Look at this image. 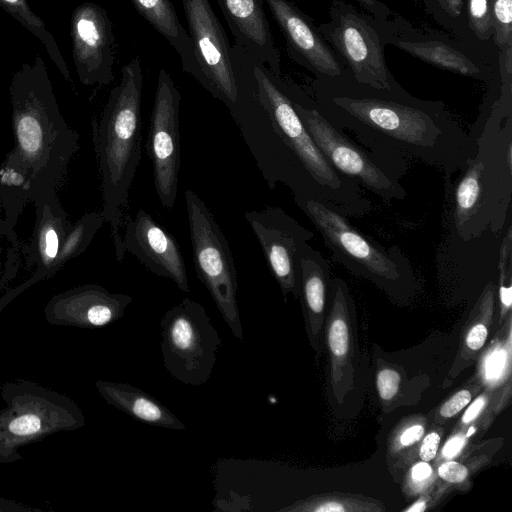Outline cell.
Listing matches in <instances>:
<instances>
[{
    "instance_id": "1",
    "label": "cell",
    "mask_w": 512,
    "mask_h": 512,
    "mask_svg": "<svg viewBox=\"0 0 512 512\" xmlns=\"http://www.w3.org/2000/svg\"><path fill=\"white\" fill-rule=\"evenodd\" d=\"M311 93L335 128L352 132L364 148L394 160L409 157L449 177L475 154L474 138L442 101L419 99L402 86L375 88L357 82L345 69L339 76L314 78Z\"/></svg>"
},
{
    "instance_id": "2",
    "label": "cell",
    "mask_w": 512,
    "mask_h": 512,
    "mask_svg": "<svg viewBox=\"0 0 512 512\" xmlns=\"http://www.w3.org/2000/svg\"><path fill=\"white\" fill-rule=\"evenodd\" d=\"M230 114L270 189L283 184L294 198L323 202L349 218L371 211L361 185L337 171L313 141L294 109L287 83L254 57L241 77L239 101Z\"/></svg>"
},
{
    "instance_id": "3",
    "label": "cell",
    "mask_w": 512,
    "mask_h": 512,
    "mask_svg": "<svg viewBox=\"0 0 512 512\" xmlns=\"http://www.w3.org/2000/svg\"><path fill=\"white\" fill-rule=\"evenodd\" d=\"M471 135L476 151L461 169L453 189V228L463 242L488 233L498 235L509 217L512 88L499 85L496 97L490 90L488 105L483 107Z\"/></svg>"
},
{
    "instance_id": "4",
    "label": "cell",
    "mask_w": 512,
    "mask_h": 512,
    "mask_svg": "<svg viewBox=\"0 0 512 512\" xmlns=\"http://www.w3.org/2000/svg\"><path fill=\"white\" fill-rule=\"evenodd\" d=\"M9 97L14 147L32 179V202L59 200L57 189L79 150V134L65 121L43 58L36 55L14 72Z\"/></svg>"
},
{
    "instance_id": "5",
    "label": "cell",
    "mask_w": 512,
    "mask_h": 512,
    "mask_svg": "<svg viewBox=\"0 0 512 512\" xmlns=\"http://www.w3.org/2000/svg\"><path fill=\"white\" fill-rule=\"evenodd\" d=\"M143 72L139 57L121 69V80L109 95L99 119L92 122L103 199L102 215L111 229L116 258L122 261L123 212L141 159Z\"/></svg>"
},
{
    "instance_id": "6",
    "label": "cell",
    "mask_w": 512,
    "mask_h": 512,
    "mask_svg": "<svg viewBox=\"0 0 512 512\" xmlns=\"http://www.w3.org/2000/svg\"><path fill=\"white\" fill-rule=\"evenodd\" d=\"M5 407L0 410V464L22 459L19 449L49 435L85 425L77 403L37 382L17 379L1 386Z\"/></svg>"
},
{
    "instance_id": "7",
    "label": "cell",
    "mask_w": 512,
    "mask_h": 512,
    "mask_svg": "<svg viewBox=\"0 0 512 512\" xmlns=\"http://www.w3.org/2000/svg\"><path fill=\"white\" fill-rule=\"evenodd\" d=\"M287 87L297 115L337 171L385 201L405 199L407 193L400 183L404 162L360 146L320 113L309 94L294 84L287 83Z\"/></svg>"
},
{
    "instance_id": "8",
    "label": "cell",
    "mask_w": 512,
    "mask_h": 512,
    "mask_svg": "<svg viewBox=\"0 0 512 512\" xmlns=\"http://www.w3.org/2000/svg\"><path fill=\"white\" fill-rule=\"evenodd\" d=\"M395 19H380L346 0H333L329 20L319 31L357 82L379 89L401 85L389 70L384 50L395 30Z\"/></svg>"
},
{
    "instance_id": "9",
    "label": "cell",
    "mask_w": 512,
    "mask_h": 512,
    "mask_svg": "<svg viewBox=\"0 0 512 512\" xmlns=\"http://www.w3.org/2000/svg\"><path fill=\"white\" fill-rule=\"evenodd\" d=\"M193 265L233 336L244 339L238 308V276L229 243L206 203L191 189L184 192Z\"/></svg>"
},
{
    "instance_id": "10",
    "label": "cell",
    "mask_w": 512,
    "mask_h": 512,
    "mask_svg": "<svg viewBox=\"0 0 512 512\" xmlns=\"http://www.w3.org/2000/svg\"><path fill=\"white\" fill-rule=\"evenodd\" d=\"M294 201L318 230L333 258L352 273L392 284L410 270V262L401 250L385 249L344 214L311 198L295 197Z\"/></svg>"
},
{
    "instance_id": "11",
    "label": "cell",
    "mask_w": 512,
    "mask_h": 512,
    "mask_svg": "<svg viewBox=\"0 0 512 512\" xmlns=\"http://www.w3.org/2000/svg\"><path fill=\"white\" fill-rule=\"evenodd\" d=\"M161 353L166 371L188 386L204 385L212 376L222 339L198 302L184 298L161 321Z\"/></svg>"
},
{
    "instance_id": "12",
    "label": "cell",
    "mask_w": 512,
    "mask_h": 512,
    "mask_svg": "<svg viewBox=\"0 0 512 512\" xmlns=\"http://www.w3.org/2000/svg\"><path fill=\"white\" fill-rule=\"evenodd\" d=\"M196 69L194 78L229 112L239 101L241 47L230 45L209 0H182Z\"/></svg>"
},
{
    "instance_id": "13",
    "label": "cell",
    "mask_w": 512,
    "mask_h": 512,
    "mask_svg": "<svg viewBox=\"0 0 512 512\" xmlns=\"http://www.w3.org/2000/svg\"><path fill=\"white\" fill-rule=\"evenodd\" d=\"M180 102L181 95L173 79L165 69H161L146 149L152 164L158 199L167 210L174 207L178 192L181 166Z\"/></svg>"
},
{
    "instance_id": "14",
    "label": "cell",
    "mask_w": 512,
    "mask_h": 512,
    "mask_svg": "<svg viewBox=\"0 0 512 512\" xmlns=\"http://www.w3.org/2000/svg\"><path fill=\"white\" fill-rule=\"evenodd\" d=\"M389 44L432 66L486 83L499 78L498 56L475 45L427 28L414 27L395 16Z\"/></svg>"
},
{
    "instance_id": "15",
    "label": "cell",
    "mask_w": 512,
    "mask_h": 512,
    "mask_svg": "<svg viewBox=\"0 0 512 512\" xmlns=\"http://www.w3.org/2000/svg\"><path fill=\"white\" fill-rule=\"evenodd\" d=\"M284 298L300 292L299 260L313 233L283 209L267 206L244 213Z\"/></svg>"
},
{
    "instance_id": "16",
    "label": "cell",
    "mask_w": 512,
    "mask_h": 512,
    "mask_svg": "<svg viewBox=\"0 0 512 512\" xmlns=\"http://www.w3.org/2000/svg\"><path fill=\"white\" fill-rule=\"evenodd\" d=\"M70 35L75 70L86 86H106L114 79L115 37L105 8L84 2L71 14Z\"/></svg>"
},
{
    "instance_id": "17",
    "label": "cell",
    "mask_w": 512,
    "mask_h": 512,
    "mask_svg": "<svg viewBox=\"0 0 512 512\" xmlns=\"http://www.w3.org/2000/svg\"><path fill=\"white\" fill-rule=\"evenodd\" d=\"M125 252L134 255L153 274L168 278L184 293L190 285L184 258L174 236L148 212L139 208L125 224L122 235Z\"/></svg>"
},
{
    "instance_id": "18",
    "label": "cell",
    "mask_w": 512,
    "mask_h": 512,
    "mask_svg": "<svg viewBox=\"0 0 512 512\" xmlns=\"http://www.w3.org/2000/svg\"><path fill=\"white\" fill-rule=\"evenodd\" d=\"M285 38L291 58L315 78L343 74L345 66L312 19L290 0H265Z\"/></svg>"
},
{
    "instance_id": "19",
    "label": "cell",
    "mask_w": 512,
    "mask_h": 512,
    "mask_svg": "<svg viewBox=\"0 0 512 512\" xmlns=\"http://www.w3.org/2000/svg\"><path fill=\"white\" fill-rule=\"evenodd\" d=\"M133 298L98 284H84L54 295L44 308L51 325L94 329L122 318Z\"/></svg>"
},
{
    "instance_id": "20",
    "label": "cell",
    "mask_w": 512,
    "mask_h": 512,
    "mask_svg": "<svg viewBox=\"0 0 512 512\" xmlns=\"http://www.w3.org/2000/svg\"><path fill=\"white\" fill-rule=\"evenodd\" d=\"M33 205L35 207L33 232L29 242L22 244L25 269L33 270V273L25 282L10 288L0 298V313L30 286L50 278V269L57 259L72 224L59 200L35 201Z\"/></svg>"
},
{
    "instance_id": "21",
    "label": "cell",
    "mask_w": 512,
    "mask_h": 512,
    "mask_svg": "<svg viewBox=\"0 0 512 512\" xmlns=\"http://www.w3.org/2000/svg\"><path fill=\"white\" fill-rule=\"evenodd\" d=\"M216 1L235 43L265 65L274 75L280 76L281 58L264 12L265 0Z\"/></svg>"
},
{
    "instance_id": "22",
    "label": "cell",
    "mask_w": 512,
    "mask_h": 512,
    "mask_svg": "<svg viewBox=\"0 0 512 512\" xmlns=\"http://www.w3.org/2000/svg\"><path fill=\"white\" fill-rule=\"evenodd\" d=\"M95 386L107 404L140 422L171 430L186 429L166 406L138 387L106 380H97Z\"/></svg>"
},
{
    "instance_id": "23",
    "label": "cell",
    "mask_w": 512,
    "mask_h": 512,
    "mask_svg": "<svg viewBox=\"0 0 512 512\" xmlns=\"http://www.w3.org/2000/svg\"><path fill=\"white\" fill-rule=\"evenodd\" d=\"M136 11L179 55L182 69L194 76L196 63L192 39L181 24L170 0H130Z\"/></svg>"
},
{
    "instance_id": "24",
    "label": "cell",
    "mask_w": 512,
    "mask_h": 512,
    "mask_svg": "<svg viewBox=\"0 0 512 512\" xmlns=\"http://www.w3.org/2000/svg\"><path fill=\"white\" fill-rule=\"evenodd\" d=\"M32 179L27 169L17 157L8 152L0 163V206L4 219L13 227L24 211L26 205L32 202Z\"/></svg>"
},
{
    "instance_id": "25",
    "label": "cell",
    "mask_w": 512,
    "mask_h": 512,
    "mask_svg": "<svg viewBox=\"0 0 512 512\" xmlns=\"http://www.w3.org/2000/svg\"><path fill=\"white\" fill-rule=\"evenodd\" d=\"M0 7L38 38L64 80L74 89L68 66L54 36L46 28L43 20L33 12L27 0H0Z\"/></svg>"
},
{
    "instance_id": "26",
    "label": "cell",
    "mask_w": 512,
    "mask_h": 512,
    "mask_svg": "<svg viewBox=\"0 0 512 512\" xmlns=\"http://www.w3.org/2000/svg\"><path fill=\"white\" fill-rule=\"evenodd\" d=\"M105 222L101 212L85 213L72 223L61 245L57 259L50 269V278L70 260L85 252L94 236Z\"/></svg>"
},
{
    "instance_id": "27",
    "label": "cell",
    "mask_w": 512,
    "mask_h": 512,
    "mask_svg": "<svg viewBox=\"0 0 512 512\" xmlns=\"http://www.w3.org/2000/svg\"><path fill=\"white\" fill-rule=\"evenodd\" d=\"M494 22L493 43L499 73L512 75V0H489Z\"/></svg>"
},
{
    "instance_id": "28",
    "label": "cell",
    "mask_w": 512,
    "mask_h": 512,
    "mask_svg": "<svg viewBox=\"0 0 512 512\" xmlns=\"http://www.w3.org/2000/svg\"><path fill=\"white\" fill-rule=\"evenodd\" d=\"M423 4L431 17L456 38L479 47L468 30L466 0H423Z\"/></svg>"
},
{
    "instance_id": "29",
    "label": "cell",
    "mask_w": 512,
    "mask_h": 512,
    "mask_svg": "<svg viewBox=\"0 0 512 512\" xmlns=\"http://www.w3.org/2000/svg\"><path fill=\"white\" fill-rule=\"evenodd\" d=\"M22 262V243L15 227L0 218V298L10 289Z\"/></svg>"
},
{
    "instance_id": "30",
    "label": "cell",
    "mask_w": 512,
    "mask_h": 512,
    "mask_svg": "<svg viewBox=\"0 0 512 512\" xmlns=\"http://www.w3.org/2000/svg\"><path fill=\"white\" fill-rule=\"evenodd\" d=\"M467 26L473 42L480 48L493 41L494 22L489 0H466Z\"/></svg>"
},
{
    "instance_id": "31",
    "label": "cell",
    "mask_w": 512,
    "mask_h": 512,
    "mask_svg": "<svg viewBox=\"0 0 512 512\" xmlns=\"http://www.w3.org/2000/svg\"><path fill=\"white\" fill-rule=\"evenodd\" d=\"M329 346L335 356H343L349 345V333L346 322L340 318L333 320L328 334Z\"/></svg>"
},
{
    "instance_id": "32",
    "label": "cell",
    "mask_w": 512,
    "mask_h": 512,
    "mask_svg": "<svg viewBox=\"0 0 512 512\" xmlns=\"http://www.w3.org/2000/svg\"><path fill=\"white\" fill-rule=\"evenodd\" d=\"M400 375L392 369H383L377 375V388L383 400L392 399L398 392Z\"/></svg>"
},
{
    "instance_id": "33",
    "label": "cell",
    "mask_w": 512,
    "mask_h": 512,
    "mask_svg": "<svg viewBox=\"0 0 512 512\" xmlns=\"http://www.w3.org/2000/svg\"><path fill=\"white\" fill-rule=\"evenodd\" d=\"M438 475L450 483L463 482L468 476L467 468L454 461L445 462L438 468Z\"/></svg>"
},
{
    "instance_id": "34",
    "label": "cell",
    "mask_w": 512,
    "mask_h": 512,
    "mask_svg": "<svg viewBox=\"0 0 512 512\" xmlns=\"http://www.w3.org/2000/svg\"><path fill=\"white\" fill-rule=\"evenodd\" d=\"M470 401V392L461 390L442 405L440 415L443 417H452L465 408Z\"/></svg>"
},
{
    "instance_id": "35",
    "label": "cell",
    "mask_w": 512,
    "mask_h": 512,
    "mask_svg": "<svg viewBox=\"0 0 512 512\" xmlns=\"http://www.w3.org/2000/svg\"><path fill=\"white\" fill-rule=\"evenodd\" d=\"M361 9L365 10L369 14L380 18L388 19L393 16V11L380 0H353Z\"/></svg>"
},
{
    "instance_id": "36",
    "label": "cell",
    "mask_w": 512,
    "mask_h": 512,
    "mask_svg": "<svg viewBox=\"0 0 512 512\" xmlns=\"http://www.w3.org/2000/svg\"><path fill=\"white\" fill-rule=\"evenodd\" d=\"M439 442L440 436L436 432L429 433L425 436L419 452L422 461L429 462L436 456Z\"/></svg>"
},
{
    "instance_id": "37",
    "label": "cell",
    "mask_w": 512,
    "mask_h": 512,
    "mask_svg": "<svg viewBox=\"0 0 512 512\" xmlns=\"http://www.w3.org/2000/svg\"><path fill=\"white\" fill-rule=\"evenodd\" d=\"M488 330L485 325H475L467 334L466 344L472 350H479L485 343Z\"/></svg>"
},
{
    "instance_id": "38",
    "label": "cell",
    "mask_w": 512,
    "mask_h": 512,
    "mask_svg": "<svg viewBox=\"0 0 512 512\" xmlns=\"http://www.w3.org/2000/svg\"><path fill=\"white\" fill-rule=\"evenodd\" d=\"M505 364V352L495 351L487 361L486 375L488 378H496L500 375Z\"/></svg>"
},
{
    "instance_id": "39",
    "label": "cell",
    "mask_w": 512,
    "mask_h": 512,
    "mask_svg": "<svg viewBox=\"0 0 512 512\" xmlns=\"http://www.w3.org/2000/svg\"><path fill=\"white\" fill-rule=\"evenodd\" d=\"M0 512H46L41 508L0 497Z\"/></svg>"
},
{
    "instance_id": "40",
    "label": "cell",
    "mask_w": 512,
    "mask_h": 512,
    "mask_svg": "<svg viewBox=\"0 0 512 512\" xmlns=\"http://www.w3.org/2000/svg\"><path fill=\"white\" fill-rule=\"evenodd\" d=\"M423 433H424L423 426L413 425V426L409 427L408 429H406L402 433V435L400 437V442L403 446L412 445V444L416 443L417 441H419V439L422 437Z\"/></svg>"
},
{
    "instance_id": "41",
    "label": "cell",
    "mask_w": 512,
    "mask_h": 512,
    "mask_svg": "<svg viewBox=\"0 0 512 512\" xmlns=\"http://www.w3.org/2000/svg\"><path fill=\"white\" fill-rule=\"evenodd\" d=\"M484 405H485L484 396H480V397L476 398L472 402V404L467 408V410L465 411L463 418H462L463 422L469 423L470 421L475 419L477 417V415L479 414V412L484 407Z\"/></svg>"
},
{
    "instance_id": "42",
    "label": "cell",
    "mask_w": 512,
    "mask_h": 512,
    "mask_svg": "<svg viewBox=\"0 0 512 512\" xmlns=\"http://www.w3.org/2000/svg\"><path fill=\"white\" fill-rule=\"evenodd\" d=\"M464 445V439L461 436L451 438L443 447L442 454L447 458L454 457Z\"/></svg>"
},
{
    "instance_id": "43",
    "label": "cell",
    "mask_w": 512,
    "mask_h": 512,
    "mask_svg": "<svg viewBox=\"0 0 512 512\" xmlns=\"http://www.w3.org/2000/svg\"><path fill=\"white\" fill-rule=\"evenodd\" d=\"M432 473V469L427 462L423 461L413 466L411 476L414 481L421 482L427 479Z\"/></svg>"
},
{
    "instance_id": "44",
    "label": "cell",
    "mask_w": 512,
    "mask_h": 512,
    "mask_svg": "<svg viewBox=\"0 0 512 512\" xmlns=\"http://www.w3.org/2000/svg\"><path fill=\"white\" fill-rule=\"evenodd\" d=\"M316 512H343L346 508L337 502L323 503L317 507L312 508Z\"/></svg>"
},
{
    "instance_id": "45",
    "label": "cell",
    "mask_w": 512,
    "mask_h": 512,
    "mask_svg": "<svg viewBox=\"0 0 512 512\" xmlns=\"http://www.w3.org/2000/svg\"><path fill=\"white\" fill-rule=\"evenodd\" d=\"M426 509V503L424 501H418L413 504L411 507L407 508L405 511L407 512H421Z\"/></svg>"
}]
</instances>
